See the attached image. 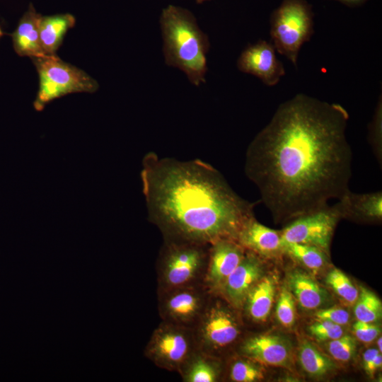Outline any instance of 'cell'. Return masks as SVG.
Returning <instances> with one entry per match:
<instances>
[{
  "mask_svg": "<svg viewBox=\"0 0 382 382\" xmlns=\"http://www.w3.org/2000/svg\"><path fill=\"white\" fill-rule=\"evenodd\" d=\"M276 316L279 322L285 328H291L296 321L295 299L290 290L283 287L279 293Z\"/></svg>",
  "mask_w": 382,
  "mask_h": 382,
  "instance_id": "obj_27",
  "label": "cell"
},
{
  "mask_svg": "<svg viewBox=\"0 0 382 382\" xmlns=\"http://www.w3.org/2000/svg\"><path fill=\"white\" fill-rule=\"evenodd\" d=\"M382 100L381 96L376 107L372 120L369 125L368 141L380 165L382 163Z\"/></svg>",
  "mask_w": 382,
  "mask_h": 382,
  "instance_id": "obj_28",
  "label": "cell"
},
{
  "mask_svg": "<svg viewBox=\"0 0 382 382\" xmlns=\"http://www.w3.org/2000/svg\"><path fill=\"white\" fill-rule=\"evenodd\" d=\"M381 352L375 348L368 349L363 355L364 369L367 375L373 376L374 371L373 370V364L376 357Z\"/></svg>",
  "mask_w": 382,
  "mask_h": 382,
  "instance_id": "obj_33",
  "label": "cell"
},
{
  "mask_svg": "<svg viewBox=\"0 0 382 382\" xmlns=\"http://www.w3.org/2000/svg\"><path fill=\"white\" fill-rule=\"evenodd\" d=\"M298 356L303 369L313 377L323 376L335 368L330 358L307 340L301 343Z\"/></svg>",
  "mask_w": 382,
  "mask_h": 382,
  "instance_id": "obj_22",
  "label": "cell"
},
{
  "mask_svg": "<svg viewBox=\"0 0 382 382\" xmlns=\"http://www.w3.org/2000/svg\"><path fill=\"white\" fill-rule=\"evenodd\" d=\"M348 120L340 104L298 93L278 106L250 143L245 175L276 221L323 208L349 190Z\"/></svg>",
  "mask_w": 382,
  "mask_h": 382,
  "instance_id": "obj_1",
  "label": "cell"
},
{
  "mask_svg": "<svg viewBox=\"0 0 382 382\" xmlns=\"http://www.w3.org/2000/svg\"><path fill=\"white\" fill-rule=\"evenodd\" d=\"M341 219L379 222L382 219V192L354 193L349 190L335 204Z\"/></svg>",
  "mask_w": 382,
  "mask_h": 382,
  "instance_id": "obj_16",
  "label": "cell"
},
{
  "mask_svg": "<svg viewBox=\"0 0 382 382\" xmlns=\"http://www.w3.org/2000/svg\"><path fill=\"white\" fill-rule=\"evenodd\" d=\"M354 303V313L357 320L374 323L381 318V301L370 290L360 287V291Z\"/></svg>",
  "mask_w": 382,
  "mask_h": 382,
  "instance_id": "obj_24",
  "label": "cell"
},
{
  "mask_svg": "<svg viewBox=\"0 0 382 382\" xmlns=\"http://www.w3.org/2000/svg\"><path fill=\"white\" fill-rule=\"evenodd\" d=\"M205 1H209V0H196L197 3H198V4H201V3H202V2Z\"/></svg>",
  "mask_w": 382,
  "mask_h": 382,
  "instance_id": "obj_36",
  "label": "cell"
},
{
  "mask_svg": "<svg viewBox=\"0 0 382 382\" xmlns=\"http://www.w3.org/2000/svg\"><path fill=\"white\" fill-rule=\"evenodd\" d=\"M317 319L327 320L339 325H345L349 320V313L341 308L332 307L320 309L315 313Z\"/></svg>",
  "mask_w": 382,
  "mask_h": 382,
  "instance_id": "obj_32",
  "label": "cell"
},
{
  "mask_svg": "<svg viewBox=\"0 0 382 382\" xmlns=\"http://www.w3.org/2000/svg\"><path fill=\"white\" fill-rule=\"evenodd\" d=\"M284 254L287 255L306 268L317 271L323 268L328 260V254L313 245L288 243L283 244Z\"/></svg>",
  "mask_w": 382,
  "mask_h": 382,
  "instance_id": "obj_23",
  "label": "cell"
},
{
  "mask_svg": "<svg viewBox=\"0 0 382 382\" xmlns=\"http://www.w3.org/2000/svg\"><path fill=\"white\" fill-rule=\"evenodd\" d=\"M275 51L272 42L260 40L242 51L237 67L242 72L257 77L268 86H275L285 75L284 64L277 59Z\"/></svg>",
  "mask_w": 382,
  "mask_h": 382,
  "instance_id": "obj_12",
  "label": "cell"
},
{
  "mask_svg": "<svg viewBox=\"0 0 382 382\" xmlns=\"http://www.w3.org/2000/svg\"><path fill=\"white\" fill-rule=\"evenodd\" d=\"M192 329L197 349L212 357L233 343L241 333L231 311L221 301L209 298Z\"/></svg>",
  "mask_w": 382,
  "mask_h": 382,
  "instance_id": "obj_8",
  "label": "cell"
},
{
  "mask_svg": "<svg viewBox=\"0 0 382 382\" xmlns=\"http://www.w3.org/2000/svg\"><path fill=\"white\" fill-rule=\"evenodd\" d=\"M40 87L34 106L41 110L51 100L79 92H95L98 83L83 71L62 61L55 54L33 58Z\"/></svg>",
  "mask_w": 382,
  "mask_h": 382,
  "instance_id": "obj_6",
  "label": "cell"
},
{
  "mask_svg": "<svg viewBox=\"0 0 382 382\" xmlns=\"http://www.w3.org/2000/svg\"><path fill=\"white\" fill-rule=\"evenodd\" d=\"M340 219L335 204L299 216L288 221L280 231L282 243L310 245L328 253L335 226Z\"/></svg>",
  "mask_w": 382,
  "mask_h": 382,
  "instance_id": "obj_9",
  "label": "cell"
},
{
  "mask_svg": "<svg viewBox=\"0 0 382 382\" xmlns=\"http://www.w3.org/2000/svg\"><path fill=\"white\" fill-rule=\"evenodd\" d=\"M308 330L311 335L319 341H330L343 335L341 325L327 320L318 319L309 326Z\"/></svg>",
  "mask_w": 382,
  "mask_h": 382,
  "instance_id": "obj_30",
  "label": "cell"
},
{
  "mask_svg": "<svg viewBox=\"0 0 382 382\" xmlns=\"http://www.w3.org/2000/svg\"><path fill=\"white\" fill-rule=\"evenodd\" d=\"M377 345H378V349L380 352H381L382 351V348H381V337H380L378 339V341H377Z\"/></svg>",
  "mask_w": 382,
  "mask_h": 382,
  "instance_id": "obj_35",
  "label": "cell"
},
{
  "mask_svg": "<svg viewBox=\"0 0 382 382\" xmlns=\"http://www.w3.org/2000/svg\"><path fill=\"white\" fill-rule=\"evenodd\" d=\"M326 283L344 301L354 304L359 291L351 280L339 269H332L326 276Z\"/></svg>",
  "mask_w": 382,
  "mask_h": 382,
  "instance_id": "obj_25",
  "label": "cell"
},
{
  "mask_svg": "<svg viewBox=\"0 0 382 382\" xmlns=\"http://www.w3.org/2000/svg\"><path fill=\"white\" fill-rule=\"evenodd\" d=\"M140 177L149 220L164 241H236L255 216L256 203L238 195L217 169L200 159L180 161L149 151Z\"/></svg>",
  "mask_w": 382,
  "mask_h": 382,
  "instance_id": "obj_2",
  "label": "cell"
},
{
  "mask_svg": "<svg viewBox=\"0 0 382 382\" xmlns=\"http://www.w3.org/2000/svg\"><path fill=\"white\" fill-rule=\"evenodd\" d=\"M353 332L359 341L370 343L379 335L381 329L373 323L357 320L353 325Z\"/></svg>",
  "mask_w": 382,
  "mask_h": 382,
  "instance_id": "obj_31",
  "label": "cell"
},
{
  "mask_svg": "<svg viewBox=\"0 0 382 382\" xmlns=\"http://www.w3.org/2000/svg\"><path fill=\"white\" fill-rule=\"evenodd\" d=\"M313 16L306 0H283L271 14V42L295 67L302 45L314 33Z\"/></svg>",
  "mask_w": 382,
  "mask_h": 382,
  "instance_id": "obj_5",
  "label": "cell"
},
{
  "mask_svg": "<svg viewBox=\"0 0 382 382\" xmlns=\"http://www.w3.org/2000/svg\"><path fill=\"white\" fill-rule=\"evenodd\" d=\"M275 289L274 279L262 275L250 290L243 307L253 321L263 322L267 320L274 300Z\"/></svg>",
  "mask_w": 382,
  "mask_h": 382,
  "instance_id": "obj_18",
  "label": "cell"
},
{
  "mask_svg": "<svg viewBox=\"0 0 382 382\" xmlns=\"http://www.w3.org/2000/svg\"><path fill=\"white\" fill-rule=\"evenodd\" d=\"M236 241L260 257L270 258L284 253L280 231L260 224L255 216L242 227Z\"/></svg>",
  "mask_w": 382,
  "mask_h": 382,
  "instance_id": "obj_15",
  "label": "cell"
},
{
  "mask_svg": "<svg viewBox=\"0 0 382 382\" xmlns=\"http://www.w3.org/2000/svg\"><path fill=\"white\" fill-rule=\"evenodd\" d=\"M197 350L192 328L163 321L152 333L145 355L162 369L180 372Z\"/></svg>",
  "mask_w": 382,
  "mask_h": 382,
  "instance_id": "obj_7",
  "label": "cell"
},
{
  "mask_svg": "<svg viewBox=\"0 0 382 382\" xmlns=\"http://www.w3.org/2000/svg\"><path fill=\"white\" fill-rule=\"evenodd\" d=\"M210 245L164 241L158 260L160 292L203 281Z\"/></svg>",
  "mask_w": 382,
  "mask_h": 382,
  "instance_id": "obj_4",
  "label": "cell"
},
{
  "mask_svg": "<svg viewBox=\"0 0 382 382\" xmlns=\"http://www.w3.org/2000/svg\"><path fill=\"white\" fill-rule=\"evenodd\" d=\"M357 349L355 339L349 335L330 340L328 345L330 354L336 360L346 362L349 361L354 355Z\"/></svg>",
  "mask_w": 382,
  "mask_h": 382,
  "instance_id": "obj_29",
  "label": "cell"
},
{
  "mask_svg": "<svg viewBox=\"0 0 382 382\" xmlns=\"http://www.w3.org/2000/svg\"><path fill=\"white\" fill-rule=\"evenodd\" d=\"M180 373L185 382H216L219 369L214 357L197 349Z\"/></svg>",
  "mask_w": 382,
  "mask_h": 382,
  "instance_id": "obj_21",
  "label": "cell"
},
{
  "mask_svg": "<svg viewBox=\"0 0 382 382\" xmlns=\"http://www.w3.org/2000/svg\"><path fill=\"white\" fill-rule=\"evenodd\" d=\"M241 352L246 358L265 365L289 368L292 347L289 340L277 335H258L245 340Z\"/></svg>",
  "mask_w": 382,
  "mask_h": 382,
  "instance_id": "obj_14",
  "label": "cell"
},
{
  "mask_svg": "<svg viewBox=\"0 0 382 382\" xmlns=\"http://www.w3.org/2000/svg\"><path fill=\"white\" fill-rule=\"evenodd\" d=\"M42 17L30 4L13 34V47L19 55L32 59L48 55L43 50L40 39L39 27Z\"/></svg>",
  "mask_w": 382,
  "mask_h": 382,
  "instance_id": "obj_17",
  "label": "cell"
},
{
  "mask_svg": "<svg viewBox=\"0 0 382 382\" xmlns=\"http://www.w3.org/2000/svg\"><path fill=\"white\" fill-rule=\"evenodd\" d=\"M349 6L361 5L368 0H335Z\"/></svg>",
  "mask_w": 382,
  "mask_h": 382,
  "instance_id": "obj_34",
  "label": "cell"
},
{
  "mask_svg": "<svg viewBox=\"0 0 382 382\" xmlns=\"http://www.w3.org/2000/svg\"><path fill=\"white\" fill-rule=\"evenodd\" d=\"M160 23L166 64L182 70L195 86L204 83L209 42L194 15L169 5L163 9Z\"/></svg>",
  "mask_w": 382,
  "mask_h": 382,
  "instance_id": "obj_3",
  "label": "cell"
},
{
  "mask_svg": "<svg viewBox=\"0 0 382 382\" xmlns=\"http://www.w3.org/2000/svg\"><path fill=\"white\" fill-rule=\"evenodd\" d=\"M263 377L261 369L248 358L234 361L230 368L229 378L234 382H255Z\"/></svg>",
  "mask_w": 382,
  "mask_h": 382,
  "instance_id": "obj_26",
  "label": "cell"
},
{
  "mask_svg": "<svg viewBox=\"0 0 382 382\" xmlns=\"http://www.w3.org/2000/svg\"><path fill=\"white\" fill-rule=\"evenodd\" d=\"M287 279L290 291L303 309H316L325 302V291L307 274L294 270Z\"/></svg>",
  "mask_w": 382,
  "mask_h": 382,
  "instance_id": "obj_19",
  "label": "cell"
},
{
  "mask_svg": "<svg viewBox=\"0 0 382 382\" xmlns=\"http://www.w3.org/2000/svg\"><path fill=\"white\" fill-rule=\"evenodd\" d=\"M260 257L246 250L238 265L228 277L218 294L234 308H242L246 296L263 275Z\"/></svg>",
  "mask_w": 382,
  "mask_h": 382,
  "instance_id": "obj_13",
  "label": "cell"
},
{
  "mask_svg": "<svg viewBox=\"0 0 382 382\" xmlns=\"http://www.w3.org/2000/svg\"><path fill=\"white\" fill-rule=\"evenodd\" d=\"M74 23L75 18L68 13L42 17L39 27L40 39L47 54H54L64 35Z\"/></svg>",
  "mask_w": 382,
  "mask_h": 382,
  "instance_id": "obj_20",
  "label": "cell"
},
{
  "mask_svg": "<svg viewBox=\"0 0 382 382\" xmlns=\"http://www.w3.org/2000/svg\"><path fill=\"white\" fill-rule=\"evenodd\" d=\"M211 293L203 283L160 292L159 311L163 321L193 328Z\"/></svg>",
  "mask_w": 382,
  "mask_h": 382,
  "instance_id": "obj_10",
  "label": "cell"
},
{
  "mask_svg": "<svg viewBox=\"0 0 382 382\" xmlns=\"http://www.w3.org/2000/svg\"><path fill=\"white\" fill-rule=\"evenodd\" d=\"M245 251L232 239H220L210 244L202 281L209 293H219L228 277L243 258Z\"/></svg>",
  "mask_w": 382,
  "mask_h": 382,
  "instance_id": "obj_11",
  "label": "cell"
},
{
  "mask_svg": "<svg viewBox=\"0 0 382 382\" xmlns=\"http://www.w3.org/2000/svg\"><path fill=\"white\" fill-rule=\"evenodd\" d=\"M1 35H2V32H1V30L0 29V37L1 36Z\"/></svg>",
  "mask_w": 382,
  "mask_h": 382,
  "instance_id": "obj_37",
  "label": "cell"
}]
</instances>
